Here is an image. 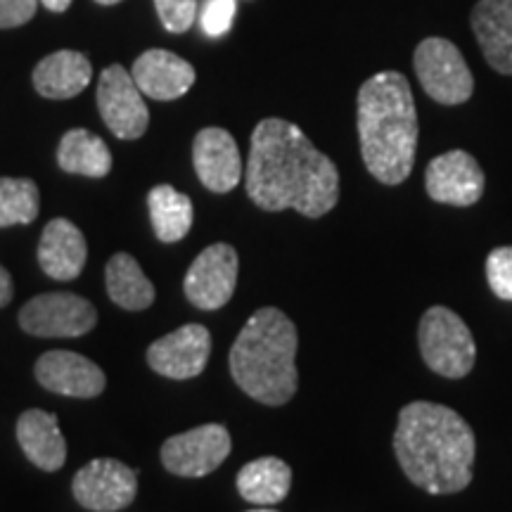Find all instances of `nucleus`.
Instances as JSON below:
<instances>
[{
	"mask_svg": "<svg viewBox=\"0 0 512 512\" xmlns=\"http://www.w3.org/2000/svg\"><path fill=\"white\" fill-rule=\"evenodd\" d=\"M247 195L264 211L297 209L320 219L339 200V171L292 121L271 117L252 133L247 162Z\"/></svg>",
	"mask_w": 512,
	"mask_h": 512,
	"instance_id": "nucleus-1",
	"label": "nucleus"
},
{
	"mask_svg": "<svg viewBox=\"0 0 512 512\" xmlns=\"http://www.w3.org/2000/svg\"><path fill=\"white\" fill-rule=\"evenodd\" d=\"M394 453L418 489L446 496L458 494L472 482L477 441L456 411L441 403L413 401L399 413Z\"/></svg>",
	"mask_w": 512,
	"mask_h": 512,
	"instance_id": "nucleus-2",
	"label": "nucleus"
},
{
	"mask_svg": "<svg viewBox=\"0 0 512 512\" xmlns=\"http://www.w3.org/2000/svg\"><path fill=\"white\" fill-rule=\"evenodd\" d=\"M358 140L370 176L399 185L411 176L418 150V112L411 83L399 72H380L358 91Z\"/></svg>",
	"mask_w": 512,
	"mask_h": 512,
	"instance_id": "nucleus-3",
	"label": "nucleus"
},
{
	"mask_svg": "<svg viewBox=\"0 0 512 512\" xmlns=\"http://www.w3.org/2000/svg\"><path fill=\"white\" fill-rule=\"evenodd\" d=\"M297 328L280 309L264 306L247 320L230 349V375L254 401L283 406L297 392Z\"/></svg>",
	"mask_w": 512,
	"mask_h": 512,
	"instance_id": "nucleus-4",
	"label": "nucleus"
},
{
	"mask_svg": "<svg viewBox=\"0 0 512 512\" xmlns=\"http://www.w3.org/2000/svg\"><path fill=\"white\" fill-rule=\"evenodd\" d=\"M418 342L425 363L441 377L460 380L475 368V337H472L465 320L446 306L427 309L420 320Z\"/></svg>",
	"mask_w": 512,
	"mask_h": 512,
	"instance_id": "nucleus-5",
	"label": "nucleus"
},
{
	"mask_svg": "<svg viewBox=\"0 0 512 512\" xmlns=\"http://www.w3.org/2000/svg\"><path fill=\"white\" fill-rule=\"evenodd\" d=\"M413 67L425 93L439 105H463L475 91V79L463 53L446 38H425L415 48Z\"/></svg>",
	"mask_w": 512,
	"mask_h": 512,
	"instance_id": "nucleus-6",
	"label": "nucleus"
},
{
	"mask_svg": "<svg viewBox=\"0 0 512 512\" xmlns=\"http://www.w3.org/2000/svg\"><path fill=\"white\" fill-rule=\"evenodd\" d=\"M98 323V313L79 294H38L22 306L19 325L36 337H81Z\"/></svg>",
	"mask_w": 512,
	"mask_h": 512,
	"instance_id": "nucleus-7",
	"label": "nucleus"
},
{
	"mask_svg": "<svg viewBox=\"0 0 512 512\" xmlns=\"http://www.w3.org/2000/svg\"><path fill=\"white\" fill-rule=\"evenodd\" d=\"M138 470L114 458H95L76 472L72 491L86 510L117 512L133 503L138 494Z\"/></svg>",
	"mask_w": 512,
	"mask_h": 512,
	"instance_id": "nucleus-8",
	"label": "nucleus"
},
{
	"mask_svg": "<svg viewBox=\"0 0 512 512\" xmlns=\"http://www.w3.org/2000/svg\"><path fill=\"white\" fill-rule=\"evenodd\" d=\"M98 107L107 128L121 140H136L147 131L150 112L138 83L121 64L102 69L98 83Z\"/></svg>",
	"mask_w": 512,
	"mask_h": 512,
	"instance_id": "nucleus-9",
	"label": "nucleus"
},
{
	"mask_svg": "<svg viewBox=\"0 0 512 512\" xmlns=\"http://www.w3.org/2000/svg\"><path fill=\"white\" fill-rule=\"evenodd\" d=\"M230 434L223 425H202L169 437L162 446V463L176 477H207L230 456Z\"/></svg>",
	"mask_w": 512,
	"mask_h": 512,
	"instance_id": "nucleus-10",
	"label": "nucleus"
},
{
	"mask_svg": "<svg viewBox=\"0 0 512 512\" xmlns=\"http://www.w3.org/2000/svg\"><path fill=\"white\" fill-rule=\"evenodd\" d=\"M238 285V252L230 245H211L200 252L185 275V297L202 311L223 309Z\"/></svg>",
	"mask_w": 512,
	"mask_h": 512,
	"instance_id": "nucleus-11",
	"label": "nucleus"
},
{
	"mask_svg": "<svg viewBox=\"0 0 512 512\" xmlns=\"http://www.w3.org/2000/svg\"><path fill=\"white\" fill-rule=\"evenodd\" d=\"M484 183L482 166L465 150H451L434 157L425 171L427 195L434 202L451 207L477 204L484 195Z\"/></svg>",
	"mask_w": 512,
	"mask_h": 512,
	"instance_id": "nucleus-12",
	"label": "nucleus"
},
{
	"mask_svg": "<svg viewBox=\"0 0 512 512\" xmlns=\"http://www.w3.org/2000/svg\"><path fill=\"white\" fill-rule=\"evenodd\" d=\"M211 335L200 323H188L150 344L147 363L169 380H192L207 368Z\"/></svg>",
	"mask_w": 512,
	"mask_h": 512,
	"instance_id": "nucleus-13",
	"label": "nucleus"
},
{
	"mask_svg": "<svg viewBox=\"0 0 512 512\" xmlns=\"http://www.w3.org/2000/svg\"><path fill=\"white\" fill-rule=\"evenodd\" d=\"M36 377L48 392L74 396V399H95L105 392L107 377L91 358L74 351H48L36 361Z\"/></svg>",
	"mask_w": 512,
	"mask_h": 512,
	"instance_id": "nucleus-14",
	"label": "nucleus"
},
{
	"mask_svg": "<svg viewBox=\"0 0 512 512\" xmlns=\"http://www.w3.org/2000/svg\"><path fill=\"white\" fill-rule=\"evenodd\" d=\"M192 164L202 185L211 192H230L242 178L238 143L223 128H202L192 143Z\"/></svg>",
	"mask_w": 512,
	"mask_h": 512,
	"instance_id": "nucleus-15",
	"label": "nucleus"
},
{
	"mask_svg": "<svg viewBox=\"0 0 512 512\" xmlns=\"http://www.w3.org/2000/svg\"><path fill=\"white\" fill-rule=\"evenodd\" d=\"M133 81L152 100H178L195 83V67L169 50H147L133 64Z\"/></svg>",
	"mask_w": 512,
	"mask_h": 512,
	"instance_id": "nucleus-16",
	"label": "nucleus"
},
{
	"mask_svg": "<svg viewBox=\"0 0 512 512\" xmlns=\"http://www.w3.org/2000/svg\"><path fill=\"white\" fill-rule=\"evenodd\" d=\"M86 238L72 221L53 219L38 242V264L55 280L79 278L86 266Z\"/></svg>",
	"mask_w": 512,
	"mask_h": 512,
	"instance_id": "nucleus-17",
	"label": "nucleus"
},
{
	"mask_svg": "<svg viewBox=\"0 0 512 512\" xmlns=\"http://www.w3.org/2000/svg\"><path fill=\"white\" fill-rule=\"evenodd\" d=\"M472 29L486 62L512 76V0H479L472 10Z\"/></svg>",
	"mask_w": 512,
	"mask_h": 512,
	"instance_id": "nucleus-18",
	"label": "nucleus"
},
{
	"mask_svg": "<svg viewBox=\"0 0 512 512\" xmlns=\"http://www.w3.org/2000/svg\"><path fill=\"white\" fill-rule=\"evenodd\" d=\"M17 441L24 456L38 470L57 472L67 460V441H64L60 422L53 413L38 411V408L22 413V418L17 420Z\"/></svg>",
	"mask_w": 512,
	"mask_h": 512,
	"instance_id": "nucleus-19",
	"label": "nucleus"
},
{
	"mask_svg": "<svg viewBox=\"0 0 512 512\" xmlns=\"http://www.w3.org/2000/svg\"><path fill=\"white\" fill-rule=\"evenodd\" d=\"M93 67L88 57L76 50H57L43 57L34 69V86L43 98L67 100L79 95L91 83Z\"/></svg>",
	"mask_w": 512,
	"mask_h": 512,
	"instance_id": "nucleus-20",
	"label": "nucleus"
},
{
	"mask_svg": "<svg viewBox=\"0 0 512 512\" xmlns=\"http://www.w3.org/2000/svg\"><path fill=\"white\" fill-rule=\"evenodd\" d=\"M292 486V470L285 460L266 456L247 463L238 475V491L254 505H275L285 501Z\"/></svg>",
	"mask_w": 512,
	"mask_h": 512,
	"instance_id": "nucleus-21",
	"label": "nucleus"
},
{
	"mask_svg": "<svg viewBox=\"0 0 512 512\" xmlns=\"http://www.w3.org/2000/svg\"><path fill=\"white\" fill-rule=\"evenodd\" d=\"M57 164L67 174L102 178L112 171V152L100 136L86 128H72L57 147Z\"/></svg>",
	"mask_w": 512,
	"mask_h": 512,
	"instance_id": "nucleus-22",
	"label": "nucleus"
},
{
	"mask_svg": "<svg viewBox=\"0 0 512 512\" xmlns=\"http://www.w3.org/2000/svg\"><path fill=\"white\" fill-rule=\"evenodd\" d=\"M105 283L112 302L126 311L150 309L155 302V285L147 280L138 261L126 252L114 254L107 261Z\"/></svg>",
	"mask_w": 512,
	"mask_h": 512,
	"instance_id": "nucleus-23",
	"label": "nucleus"
},
{
	"mask_svg": "<svg viewBox=\"0 0 512 512\" xmlns=\"http://www.w3.org/2000/svg\"><path fill=\"white\" fill-rule=\"evenodd\" d=\"M155 235L166 245L183 240L192 228V202L171 185H157L147 195Z\"/></svg>",
	"mask_w": 512,
	"mask_h": 512,
	"instance_id": "nucleus-24",
	"label": "nucleus"
},
{
	"mask_svg": "<svg viewBox=\"0 0 512 512\" xmlns=\"http://www.w3.org/2000/svg\"><path fill=\"white\" fill-rule=\"evenodd\" d=\"M41 197L31 178H0V228L36 221Z\"/></svg>",
	"mask_w": 512,
	"mask_h": 512,
	"instance_id": "nucleus-25",
	"label": "nucleus"
},
{
	"mask_svg": "<svg viewBox=\"0 0 512 512\" xmlns=\"http://www.w3.org/2000/svg\"><path fill=\"white\" fill-rule=\"evenodd\" d=\"M486 280L498 299L512 302V247H498L489 254Z\"/></svg>",
	"mask_w": 512,
	"mask_h": 512,
	"instance_id": "nucleus-26",
	"label": "nucleus"
},
{
	"mask_svg": "<svg viewBox=\"0 0 512 512\" xmlns=\"http://www.w3.org/2000/svg\"><path fill=\"white\" fill-rule=\"evenodd\" d=\"M155 8L166 31L185 34L197 19L200 3L197 0H155Z\"/></svg>",
	"mask_w": 512,
	"mask_h": 512,
	"instance_id": "nucleus-27",
	"label": "nucleus"
},
{
	"mask_svg": "<svg viewBox=\"0 0 512 512\" xmlns=\"http://www.w3.org/2000/svg\"><path fill=\"white\" fill-rule=\"evenodd\" d=\"M235 10H238L235 0H204L200 12H197L204 34H209L211 38L228 34L230 27H233Z\"/></svg>",
	"mask_w": 512,
	"mask_h": 512,
	"instance_id": "nucleus-28",
	"label": "nucleus"
},
{
	"mask_svg": "<svg viewBox=\"0 0 512 512\" xmlns=\"http://www.w3.org/2000/svg\"><path fill=\"white\" fill-rule=\"evenodd\" d=\"M38 0H0V29H15L36 15Z\"/></svg>",
	"mask_w": 512,
	"mask_h": 512,
	"instance_id": "nucleus-29",
	"label": "nucleus"
},
{
	"mask_svg": "<svg viewBox=\"0 0 512 512\" xmlns=\"http://www.w3.org/2000/svg\"><path fill=\"white\" fill-rule=\"evenodd\" d=\"M12 294H15V285H12V275L0 266V309L12 302Z\"/></svg>",
	"mask_w": 512,
	"mask_h": 512,
	"instance_id": "nucleus-30",
	"label": "nucleus"
},
{
	"mask_svg": "<svg viewBox=\"0 0 512 512\" xmlns=\"http://www.w3.org/2000/svg\"><path fill=\"white\" fill-rule=\"evenodd\" d=\"M41 3L46 5L50 12H64L72 5V0H41Z\"/></svg>",
	"mask_w": 512,
	"mask_h": 512,
	"instance_id": "nucleus-31",
	"label": "nucleus"
},
{
	"mask_svg": "<svg viewBox=\"0 0 512 512\" xmlns=\"http://www.w3.org/2000/svg\"><path fill=\"white\" fill-rule=\"evenodd\" d=\"M100 5H117V3H121V0H98Z\"/></svg>",
	"mask_w": 512,
	"mask_h": 512,
	"instance_id": "nucleus-32",
	"label": "nucleus"
},
{
	"mask_svg": "<svg viewBox=\"0 0 512 512\" xmlns=\"http://www.w3.org/2000/svg\"><path fill=\"white\" fill-rule=\"evenodd\" d=\"M249 512H275V510H271V508H264V505H261L259 510H249Z\"/></svg>",
	"mask_w": 512,
	"mask_h": 512,
	"instance_id": "nucleus-33",
	"label": "nucleus"
}]
</instances>
